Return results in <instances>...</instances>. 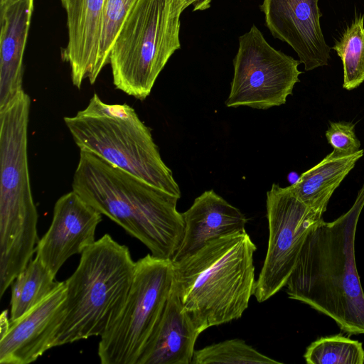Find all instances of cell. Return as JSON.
I'll return each mask as SVG.
<instances>
[{
	"label": "cell",
	"instance_id": "6da1fadb",
	"mask_svg": "<svg viewBox=\"0 0 364 364\" xmlns=\"http://www.w3.org/2000/svg\"><path fill=\"white\" fill-rule=\"evenodd\" d=\"M363 208L364 184L346 213L311 231L285 286L290 299L328 316L349 336L364 334V291L355 258Z\"/></svg>",
	"mask_w": 364,
	"mask_h": 364
},
{
	"label": "cell",
	"instance_id": "7a4b0ae2",
	"mask_svg": "<svg viewBox=\"0 0 364 364\" xmlns=\"http://www.w3.org/2000/svg\"><path fill=\"white\" fill-rule=\"evenodd\" d=\"M72 188L96 210L141 241L151 255L173 259L184 237L178 197L84 151Z\"/></svg>",
	"mask_w": 364,
	"mask_h": 364
},
{
	"label": "cell",
	"instance_id": "3957f363",
	"mask_svg": "<svg viewBox=\"0 0 364 364\" xmlns=\"http://www.w3.org/2000/svg\"><path fill=\"white\" fill-rule=\"evenodd\" d=\"M256 246L245 230L210 240L173 262V284L184 309L203 332L240 318L255 287Z\"/></svg>",
	"mask_w": 364,
	"mask_h": 364
},
{
	"label": "cell",
	"instance_id": "277c9868",
	"mask_svg": "<svg viewBox=\"0 0 364 364\" xmlns=\"http://www.w3.org/2000/svg\"><path fill=\"white\" fill-rule=\"evenodd\" d=\"M31 100L24 90L0 109V292L28 265L38 241L28 157Z\"/></svg>",
	"mask_w": 364,
	"mask_h": 364
},
{
	"label": "cell",
	"instance_id": "5b68a950",
	"mask_svg": "<svg viewBox=\"0 0 364 364\" xmlns=\"http://www.w3.org/2000/svg\"><path fill=\"white\" fill-rule=\"evenodd\" d=\"M135 264L129 248L108 234L82 252L65 281V316L53 347L104 333L126 299Z\"/></svg>",
	"mask_w": 364,
	"mask_h": 364
},
{
	"label": "cell",
	"instance_id": "8992f818",
	"mask_svg": "<svg viewBox=\"0 0 364 364\" xmlns=\"http://www.w3.org/2000/svg\"><path fill=\"white\" fill-rule=\"evenodd\" d=\"M63 120L80 151L180 198L179 186L163 161L151 129L132 107L105 103L95 93L85 109Z\"/></svg>",
	"mask_w": 364,
	"mask_h": 364
},
{
	"label": "cell",
	"instance_id": "52a82bcc",
	"mask_svg": "<svg viewBox=\"0 0 364 364\" xmlns=\"http://www.w3.org/2000/svg\"><path fill=\"white\" fill-rule=\"evenodd\" d=\"M183 0H139L111 50L113 84L138 100L151 93L172 54L181 48Z\"/></svg>",
	"mask_w": 364,
	"mask_h": 364
},
{
	"label": "cell",
	"instance_id": "ba28073f",
	"mask_svg": "<svg viewBox=\"0 0 364 364\" xmlns=\"http://www.w3.org/2000/svg\"><path fill=\"white\" fill-rule=\"evenodd\" d=\"M173 282V262L148 254L136 262L119 312L100 336L102 364H137L162 315Z\"/></svg>",
	"mask_w": 364,
	"mask_h": 364
},
{
	"label": "cell",
	"instance_id": "9c48e42d",
	"mask_svg": "<svg viewBox=\"0 0 364 364\" xmlns=\"http://www.w3.org/2000/svg\"><path fill=\"white\" fill-rule=\"evenodd\" d=\"M300 63L271 46L253 25L239 38L225 105L267 109L285 104L299 82Z\"/></svg>",
	"mask_w": 364,
	"mask_h": 364
},
{
	"label": "cell",
	"instance_id": "30bf717a",
	"mask_svg": "<svg viewBox=\"0 0 364 364\" xmlns=\"http://www.w3.org/2000/svg\"><path fill=\"white\" fill-rule=\"evenodd\" d=\"M269 240L254 296L263 302L284 287L294 271L307 236L323 220L290 191L274 183L267 193Z\"/></svg>",
	"mask_w": 364,
	"mask_h": 364
},
{
	"label": "cell",
	"instance_id": "8fae6325",
	"mask_svg": "<svg viewBox=\"0 0 364 364\" xmlns=\"http://www.w3.org/2000/svg\"><path fill=\"white\" fill-rule=\"evenodd\" d=\"M102 214L74 191L60 196L55 203L51 224L38 240L37 257L55 277L66 260L93 244Z\"/></svg>",
	"mask_w": 364,
	"mask_h": 364
},
{
	"label": "cell",
	"instance_id": "7c38bea8",
	"mask_svg": "<svg viewBox=\"0 0 364 364\" xmlns=\"http://www.w3.org/2000/svg\"><path fill=\"white\" fill-rule=\"evenodd\" d=\"M318 0H264L261 9L272 34L287 43L309 71L328 65L330 47L320 26Z\"/></svg>",
	"mask_w": 364,
	"mask_h": 364
},
{
	"label": "cell",
	"instance_id": "4fadbf2b",
	"mask_svg": "<svg viewBox=\"0 0 364 364\" xmlns=\"http://www.w3.org/2000/svg\"><path fill=\"white\" fill-rule=\"evenodd\" d=\"M65 284L56 289L0 334V363L28 364L54 348L65 310Z\"/></svg>",
	"mask_w": 364,
	"mask_h": 364
},
{
	"label": "cell",
	"instance_id": "5bb4252c",
	"mask_svg": "<svg viewBox=\"0 0 364 364\" xmlns=\"http://www.w3.org/2000/svg\"><path fill=\"white\" fill-rule=\"evenodd\" d=\"M67 14L68 42L61 57L68 63L73 85L94 84L101 16L105 0H60Z\"/></svg>",
	"mask_w": 364,
	"mask_h": 364
},
{
	"label": "cell",
	"instance_id": "9a60e30c",
	"mask_svg": "<svg viewBox=\"0 0 364 364\" xmlns=\"http://www.w3.org/2000/svg\"><path fill=\"white\" fill-rule=\"evenodd\" d=\"M201 333L184 309L173 282L160 320L137 364H191Z\"/></svg>",
	"mask_w": 364,
	"mask_h": 364
},
{
	"label": "cell",
	"instance_id": "2e32d148",
	"mask_svg": "<svg viewBox=\"0 0 364 364\" xmlns=\"http://www.w3.org/2000/svg\"><path fill=\"white\" fill-rule=\"evenodd\" d=\"M33 2L0 1V109L23 90V60Z\"/></svg>",
	"mask_w": 364,
	"mask_h": 364
},
{
	"label": "cell",
	"instance_id": "e0dca14e",
	"mask_svg": "<svg viewBox=\"0 0 364 364\" xmlns=\"http://www.w3.org/2000/svg\"><path fill=\"white\" fill-rule=\"evenodd\" d=\"M185 232L173 262L193 254L210 240L245 230L247 219L236 207L214 191L197 197L190 208L182 213Z\"/></svg>",
	"mask_w": 364,
	"mask_h": 364
},
{
	"label": "cell",
	"instance_id": "ac0fdd59",
	"mask_svg": "<svg viewBox=\"0 0 364 364\" xmlns=\"http://www.w3.org/2000/svg\"><path fill=\"white\" fill-rule=\"evenodd\" d=\"M363 154V149L349 155L333 151L304 172L289 188L305 205L323 215L333 192Z\"/></svg>",
	"mask_w": 364,
	"mask_h": 364
},
{
	"label": "cell",
	"instance_id": "d6986e66",
	"mask_svg": "<svg viewBox=\"0 0 364 364\" xmlns=\"http://www.w3.org/2000/svg\"><path fill=\"white\" fill-rule=\"evenodd\" d=\"M55 276L37 258L31 259L12 283L10 321H15L39 304L59 285Z\"/></svg>",
	"mask_w": 364,
	"mask_h": 364
},
{
	"label": "cell",
	"instance_id": "ffe728a7",
	"mask_svg": "<svg viewBox=\"0 0 364 364\" xmlns=\"http://www.w3.org/2000/svg\"><path fill=\"white\" fill-rule=\"evenodd\" d=\"M364 16L356 17L333 47L343 65V87L352 90L364 82Z\"/></svg>",
	"mask_w": 364,
	"mask_h": 364
},
{
	"label": "cell",
	"instance_id": "44dd1931",
	"mask_svg": "<svg viewBox=\"0 0 364 364\" xmlns=\"http://www.w3.org/2000/svg\"><path fill=\"white\" fill-rule=\"evenodd\" d=\"M308 364H363L361 342L337 334L312 342L304 355Z\"/></svg>",
	"mask_w": 364,
	"mask_h": 364
},
{
	"label": "cell",
	"instance_id": "7402d4cb",
	"mask_svg": "<svg viewBox=\"0 0 364 364\" xmlns=\"http://www.w3.org/2000/svg\"><path fill=\"white\" fill-rule=\"evenodd\" d=\"M281 364L255 350L241 339L214 343L194 351L191 364Z\"/></svg>",
	"mask_w": 364,
	"mask_h": 364
},
{
	"label": "cell",
	"instance_id": "603a6c76",
	"mask_svg": "<svg viewBox=\"0 0 364 364\" xmlns=\"http://www.w3.org/2000/svg\"><path fill=\"white\" fill-rule=\"evenodd\" d=\"M139 0H105L101 16L96 74L109 63L113 44L126 19Z\"/></svg>",
	"mask_w": 364,
	"mask_h": 364
},
{
	"label": "cell",
	"instance_id": "cb8c5ba5",
	"mask_svg": "<svg viewBox=\"0 0 364 364\" xmlns=\"http://www.w3.org/2000/svg\"><path fill=\"white\" fill-rule=\"evenodd\" d=\"M325 134L328 143L338 154L349 155L360 150V142L351 122H331Z\"/></svg>",
	"mask_w": 364,
	"mask_h": 364
},
{
	"label": "cell",
	"instance_id": "d4e9b609",
	"mask_svg": "<svg viewBox=\"0 0 364 364\" xmlns=\"http://www.w3.org/2000/svg\"><path fill=\"white\" fill-rule=\"evenodd\" d=\"M198 1H200V0H183V4H184V8L186 9V7L190 6L191 4H193Z\"/></svg>",
	"mask_w": 364,
	"mask_h": 364
},
{
	"label": "cell",
	"instance_id": "484cf974",
	"mask_svg": "<svg viewBox=\"0 0 364 364\" xmlns=\"http://www.w3.org/2000/svg\"><path fill=\"white\" fill-rule=\"evenodd\" d=\"M0 1H2V0H0Z\"/></svg>",
	"mask_w": 364,
	"mask_h": 364
}]
</instances>
